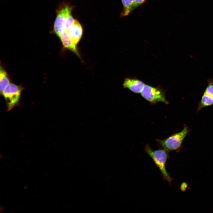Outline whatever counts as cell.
I'll list each match as a JSON object with an SVG mask.
<instances>
[{"label": "cell", "mask_w": 213, "mask_h": 213, "mask_svg": "<svg viewBox=\"0 0 213 213\" xmlns=\"http://www.w3.org/2000/svg\"><path fill=\"white\" fill-rule=\"evenodd\" d=\"M59 38L64 48L70 50L78 56H79V54L77 49V47L72 43L67 31H64Z\"/></svg>", "instance_id": "obj_8"}, {"label": "cell", "mask_w": 213, "mask_h": 213, "mask_svg": "<svg viewBox=\"0 0 213 213\" xmlns=\"http://www.w3.org/2000/svg\"><path fill=\"white\" fill-rule=\"evenodd\" d=\"M9 80L6 71L1 67L0 70V90L1 93L7 85L9 83Z\"/></svg>", "instance_id": "obj_10"}, {"label": "cell", "mask_w": 213, "mask_h": 213, "mask_svg": "<svg viewBox=\"0 0 213 213\" xmlns=\"http://www.w3.org/2000/svg\"><path fill=\"white\" fill-rule=\"evenodd\" d=\"M145 85L143 82L137 79L126 78L123 86L124 88H127L134 93H140Z\"/></svg>", "instance_id": "obj_7"}, {"label": "cell", "mask_w": 213, "mask_h": 213, "mask_svg": "<svg viewBox=\"0 0 213 213\" xmlns=\"http://www.w3.org/2000/svg\"><path fill=\"white\" fill-rule=\"evenodd\" d=\"M123 6V11L121 16H127L132 11L134 0H121Z\"/></svg>", "instance_id": "obj_11"}, {"label": "cell", "mask_w": 213, "mask_h": 213, "mask_svg": "<svg viewBox=\"0 0 213 213\" xmlns=\"http://www.w3.org/2000/svg\"><path fill=\"white\" fill-rule=\"evenodd\" d=\"M213 105V98L204 93L198 106L197 112L205 107Z\"/></svg>", "instance_id": "obj_9"}, {"label": "cell", "mask_w": 213, "mask_h": 213, "mask_svg": "<svg viewBox=\"0 0 213 213\" xmlns=\"http://www.w3.org/2000/svg\"><path fill=\"white\" fill-rule=\"evenodd\" d=\"M75 19L73 17L71 12L67 17L64 25V31H67L74 22Z\"/></svg>", "instance_id": "obj_12"}, {"label": "cell", "mask_w": 213, "mask_h": 213, "mask_svg": "<svg viewBox=\"0 0 213 213\" xmlns=\"http://www.w3.org/2000/svg\"><path fill=\"white\" fill-rule=\"evenodd\" d=\"M140 93L144 98L151 104H155L158 102L166 104L169 103L165 98V92L159 86L153 87L145 85Z\"/></svg>", "instance_id": "obj_3"}, {"label": "cell", "mask_w": 213, "mask_h": 213, "mask_svg": "<svg viewBox=\"0 0 213 213\" xmlns=\"http://www.w3.org/2000/svg\"><path fill=\"white\" fill-rule=\"evenodd\" d=\"M146 0H134L132 11L142 4Z\"/></svg>", "instance_id": "obj_14"}, {"label": "cell", "mask_w": 213, "mask_h": 213, "mask_svg": "<svg viewBox=\"0 0 213 213\" xmlns=\"http://www.w3.org/2000/svg\"><path fill=\"white\" fill-rule=\"evenodd\" d=\"M67 31L72 43L77 46L83 34V29L81 25L78 21L75 19L72 24Z\"/></svg>", "instance_id": "obj_6"}, {"label": "cell", "mask_w": 213, "mask_h": 213, "mask_svg": "<svg viewBox=\"0 0 213 213\" xmlns=\"http://www.w3.org/2000/svg\"><path fill=\"white\" fill-rule=\"evenodd\" d=\"M187 187V184L185 183H183L181 185V189L182 191H184L186 189Z\"/></svg>", "instance_id": "obj_15"}, {"label": "cell", "mask_w": 213, "mask_h": 213, "mask_svg": "<svg viewBox=\"0 0 213 213\" xmlns=\"http://www.w3.org/2000/svg\"><path fill=\"white\" fill-rule=\"evenodd\" d=\"M204 93L213 98V83H210L208 84Z\"/></svg>", "instance_id": "obj_13"}, {"label": "cell", "mask_w": 213, "mask_h": 213, "mask_svg": "<svg viewBox=\"0 0 213 213\" xmlns=\"http://www.w3.org/2000/svg\"><path fill=\"white\" fill-rule=\"evenodd\" d=\"M72 7L67 4H61L56 10V17L53 29L56 35L59 37L64 33V25L67 15L72 12Z\"/></svg>", "instance_id": "obj_4"}, {"label": "cell", "mask_w": 213, "mask_h": 213, "mask_svg": "<svg viewBox=\"0 0 213 213\" xmlns=\"http://www.w3.org/2000/svg\"><path fill=\"white\" fill-rule=\"evenodd\" d=\"M189 132L188 128L185 125L180 132L175 133L166 139H156V141L163 149L169 151L178 150L181 147L182 142Z\"/></svg>", "instance_id": "obj_2"}, {"label": "cell", "mask_w": 213, "mask_h": 213, "mask_svg": "<svg viewBox=\"0 0 213 213\" xmlns=\"http://www.w3.org/2000/svg\"><path fill=\"white\" fill-rule=\"evenodd\" d=\"M144 150L146 153L151 157L159 169L164 180L170 184L172 179L167 172L166 167L169 151L164 149L153 150L151 149L149 144L145 146Z\"/></svg>", "instance_id": "obj_1"}, {"label": "cell", "mask_w": 213, "mask_h": 213, "mask_svg": "<svg viewBox=\"0 0 213 213\" xmlns=\"http://www.w3.org/2000/svg\"><path fill=\"white\" fill-rule=\"evenodd\" d=\"M21 91V88L13 83H9L3 90L1 93L6 101L8 110H11L17 104Z\"/></svg>", "instance_id": "obj_5"}]
</instances>
